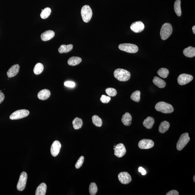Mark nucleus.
Segmentation results:
<instances>
[{"label": "nucleus", "mask_w": 195, "mask_h": 195, "mask_svg": "<svg viewBox=\"0 0 195 195\" xmlns=\"http://www.w3.org/2000/svg\"><path fill=\"white\" fill-rule=\"evenodd\" d=\"M89 192L91 195H96L98 191L97 185L95 183H91L89 186Z\"/></svg>", "instance_id": "nucleus-33"}, {"label": "nucleus", "mask_w": 195, "mask_h": 195, "mask_svg": "<svg viewBox=\"0 0 195 195\" xmlns=\"http://www.w3.org/2000/svg\"><path fill=\"white\" fill-rule=\"evenodd\" d=\"M193 79V76L190 74H181L178 77L177 82L180 85H184L191 82Z\"/></svg>", "instance_id": "nucleus-9"}, {"label": "nucleus", "mask_w": 195, "mask_h": 195, "mask_svg": "<svg viewBox=\"0 0 195 195\" xmlns=\"http://www.w3.org/2000/svg\"><path fill=\"white\" fill-rule=\"evenodd\" d=\"M72 124L74 130H78L81 128L83 123L82 119L79 118H76L73 121Z\"/></svg>", "instance_id": "nucleus-26"}, {"label": "nucleus", "mask_w": 195, "mask_h": 195, "mask_svg": "<svg viewBox=\"0 0 195 195\" xmlns=\"http://www.w3.org/2000/svg\"><path fill=\"white\" fill-rule=\"evenodd\" d=\"M29 114V111L28 110L23 109L17 110L10 115V119L18 120L21 119L28 116Z\"/></svg>", "instance_id": "nucleus-7"}, {"label": "nucleus", "mask_w": 195, "mask_h": 195, "mask_svg": "<svg viewBox=\"0 0 195 195\" xmlns=\"http://www.w3.org/2000/svg\"><path fill=\"white\" fill-rule=\"evenodd\" d=\"M81 15L82 19L85 23H88L92 17V10L88 5H85L81 9Z\"/></svg>", "instance_id": "nucleus-4"}, {"label": "nucleus", "mask_w": 195, "mask_h": 195, "mask_svg": "<svg viewBox=\"0 0 195 195\" xmlns=\"http://www.w3.org/2000/svg\"><path fill=\"white\" fill-rule=\"evenodd\" d=\"M190 140L189 136V134L185 133L181 135L176 145V148L179 151L182 150Z\"/></svg>", "instance_id": "nucleus-5"}, {"label": "nucleus", "mask_w": 195, "mask_h": 195, "mask_svg": "<svg viewBox=\"0 0 195 195\" xmlns=\"http://www.w3.org/2000/svg\"><path fill=\"white\" fill-rule=\"evenodd\" d=\"M141 92L139 91H134L131 94L130 98L133 101L135 102H139L141 99Z\"/></svg>", "instance_id": "nucleus-32"}, {"label": "nucleus", "mask_w": 195, "mask_h": 195, "mask_svg": "<svg viewBox=\"0 0 195 195\" xmlns=\"http://www.w3.org/2000/svg\"><path fill=\"white\" fill-rule=\"evenodd\" d=\"M114 76L118 80L125 82L129 80L131 74L128 71L124 69L118 68L115 71Z\"/></svg>", "instance_id": "nucleus-1"}, {"label": "nucleus", "mask_w": 195, "mask_h": 195, "mask_svg": "<svg viewBox=\"0 0 195 195\" xmlns=\"http://www.w3.org/2000/svg\"><path fill=\"white\" fill-rule=\"evenodd\" d=\"M192 30H193V33L194 34H195V26H194L192 28Z\"/></svg>", "instance_id": "nucleus-41"}, {"label": "nucleus", "mask_w": 195, "mask_h": 195, "mask_svg": "<svg viewBox=\"0 0 195 195\" xmlns=\"http://www.w3.org/2000/svg\"><path fill=\"white\" fill-rule=\"evenodd\" d=\"M174 7L176 14L178 16H180L182 13L181 8V0H176L174 2Z\"/></svg>", "instance_id": "nucleus-27"}, {"label": "nucleus", "mask_w": 195, "mask_h": 195, "mask_svg": "<svg viewBox=\"0 0 195 195\" xmlns=\"http://www.w3.org/2000/svg\"><path fill=\"white\" fill-rule=\"evenodd\" d=\"M153 141L149 139H142L139 142L138 146L141 149H148L152 148L154 146Z\"/></svg>", "instance_id": "nucleus-10"}, {"label": "nucleus", "mask_w": 195, "mask_h": 195, "mask_svg": "<svg viewBox=\"0 0 195 195\" xmlns=\"http://www.w3.org/2000/svg\"><path fill=\"white\" fill-rule=\"evenodd\" d=\"M51 12V9L49 7L46 8L43 10H42V12L40 14V17L42 19H46L50 16Z\"/></svg>", "instance_id": "nucleus-28"}, {"label": "nucleus", "mask_w": 195, "mask_h": 195, "mask_svg": "<svg viewBox=\"0 0 195 195\" xmlns=\"http://www.w3.org/2000/svg\"><path fill=\"white\" fill-rule=\"evenodd\" d=\"M61 144L58 141H55L52 143L51 147V153L54 157H57L60 152Z\"/></svg>", "instance_id": "nucleus-14"}, {"label": "nucleus", "mask_w": 195, "mask_h": 195, "mask_svg": "<svg viewBox=\"0 0 195 195\" xmlns=\"http://www.w3.org/2000/svg\"><path fill=\"white\" fill-rule=\"evenodd\" d=\"M5 98V96L2 92H0V104L2 103L4 101Z\"/></svg>", "instance_id": "nucleus-40"}, {"label": "nucleus", "mask_w": 195, "mask_h": 195, "mask_svg": "<svg viewBox=\"0 0 195 195\" xmlns=\"http://www.w3.org/2000/svg\"><path fill=\"white\" fill-rule=\"evenodd\" d=\"M114 155L118 157H121L126 153V149L122 143L118 144L114 147Z\"/></svg>", "instance_id": "nucleus-11"}, {"label": "nucleus", "mask_w": 195, "mask_h": 195, "mask_svg": "<svg viewBox=\"0 0 195 195\" xmlns=\"http://www.w3.org/2000/svg\"><path fill=\"white\" fill-rule=\"evenodd\" d=\"M118 180L122 184H129L132 181V177L128 173L123 172L120 173L118 176Z\"/></svg>", "instance_id": "nucleus-12"}, {"label": "nucleus", "mask_w": 195, "mask_h": 195, "mask_svg": "<svg viewBox=\"0 0 195 195\" xmlns=\"http://www.w3.org/2000/svg\"><path fill=\"white\" fill-rule=\"evenodd\" d=\"M118 48L123 51L130 53H136L138 50L137 45L130 43H123L118 46Z\"/></svg>", "instance_id": "nucleus-6"}, {"label": "nucleus", "mask_w": 195, "mask_h": 195, "mask_svg": "<svg viewBox=\"0 0 195 195\" xmlns=\"http://www.w3.org/2000/svg\"><path fill=\"white\" fill-rule=\"evenodd\" d=\"M20 66L18 64H15L10 68L7 72V75L8 78L15 77L19 72Z\"/></svg>", "instance_id": "nucleus-15"}, {"label": "nucleus", "mask_w": 195, "mask_h": 195, "mask_svg": "<svg viewBox=\"0 0 195 195\" xmlns=\"http://www.w3.org/2000/svg\"><path fill=\"white\" fill-rule=\"evenodd\" d=\"M154 123L155 120L154 118L152 117L149 116L144 120L143 124L147 129H151L153 127Z\"/></svg>", "instance_id": "nucleus-19"}, {"label": "nucleus", "mask_w": 195, "mask_h": 195, "mask_svg": "<svg viewBox=\"0 0 195 195\" xmlns=\"http://www.w3.org/2000/svg\"><path fill=\"white\" fill-rule=\"evenodd\" d=\"M106 94L110 96H115L117 94L116 89L113 88H107L106 89Z\"/></svg>", "instance_id": "nucleus-34"}, {"label": "nucleus", "mask_w": 195, "mask_h": 195, "mask_svg": "<svg viewBox=\"0 0 195 195\" xmlns=\"http://www.w3.org/2000/svg\"><path fill=\"white\" fill-rule=\"evenodd\" d=\"M64 85L67 87L74 88L75 86V83L72 81H66L64 82Z\"/></svg>", "instance_id": "nucleus-37"}, {"label": "nucleus", "mask_w": 195, "mask_h": 195, "mask_svg": "<svg viewBox=\"0 0 195 195\" xmlns=\"http://www.w3.org/2000/svg\"><path fill=\"white\" fill-rule=\"evenodd\" d=\"M47 185L45 183H42L39 185L35 191V195H45L46 192Z\"/></svg>", "instance_id": "nucleus-20"}, {"label": "nucleus", "mask_w": 195, "mask_h": 195, "mask_svg": "<svg viewBox=\"0 0 195 195\" xmlns=\"http://www.w3.org/2000/svg\"><path fill=\"white\" fill-rule=\"evenodd\" d=\"M51 95L50 91L47 89L42 90L38 93V98L39 99L41 100H46L48 99Z\"/></svg>", "instance_id": "nucleus-17"}, {"label": "nucleus", "mask_w": 195, "mask_h": 195, "mask_svg": "<svg viewBox=\"0 0 195 195\" xmlns=\"http://www.w3.org/2000/svg\"><path fill=\"white\" fill-rule=\"evenodd\" d=\"M155 109L157 111L164 113H170L174 111L172 105L164 102H160L157 103Z\"/></svg>", "instance_id": "nucleus-2"}, {"label": "nucleus", "mask_w": 195, "mask_h": 195, "mask_svg": "<svg viewBox=\"0 0 195 195\" xmlns=\"http://www.w3.org/2000/svg\"><path fill=\"white\" fill-rule=\"evenodd\" d=\"M93 124L96 127H101L102 126L103 121L101 118L97 115H94L92 118Z\"/></svg>", "instance_id": "nucleus-29"}, {"label": "nucleus", "mask_w": 195, "mask_h": 195, "mask_svg": "<svg viewBox=\"0 0 195 195\" xmlns=\"http://www.w3.org/2000/svg\"><path fill=\"white\" fill-rule=\"evenodd\" d=\"M152 81L154 84L159 88H163L165 87L166 86V84L165 81L156 76L154 77Z\"/></svg>", "instance_id": "nucleus-24"}, {"label": "nucleus", "mask_w": 195, "mask_h": 195, "mask_svg": "<svg viewBox=\"0 0 195 195\" xmlns=\"http://www.w3.org/2000/svg\"><path fill=\"white\" fill-rule=\"evenodd\" d=\"M132 121V117L129 113H125L122 117L121 121L125 126H130L131 125Z\"/></svg>", "instance_id": "nucleus-18"}, {"label": "nucleus", "mask_w": 195, "mask_h": 195, "mask_svg": "<svg viewBox=\"0 0 195 195\" xmlns=\"http://www.w3.org/2000/svg\"><path fill=\"white\" fill-rule=\"evenodd\" d=\"M138 171L139 172L141 173L142 175H145L146 173V171L142 167L139 168Z\"/></svg>", "instance_id": "nucleus-39"}, {"label": "nucleus", "mask_w": 195, "mask_h": 195, "mask_svg": "<svg viewBox=\"0 0 195 195\" xmlns=\"http://www.w3.org/2000/svg\"><path fill=\"white\" fill-rule=\"evenodd\" d=\"M183 54L186 57H193L195 56V48L191 46H189L184 49Z\"/></svg>", "instance_id": "nucleus-21"}, {"label": "nucleus", "mask_w": 195, "mask_h": 195, "mask_svg": "<svg viewBox=\"0 0 195 195\" xmlns=\"http://www.w3.org/2000/svg\"><path fill=\"white\" fill-rule=\"evenodd\" d=\"M82 59L79 57H70L68 61V63L71 66H75L78 65L82 62Z\"/></svg>", "instance_id": "nucleus-25"}, {"label": "nucleus", "mask_w": 195, "mask_h": 195, "mask_svg": "<svg viewBox=\"0 0 195 195\" xmlns=\"http://www.w3.org/2000/svg\"><path fill=\"white\" fill-rule=\"evenodd\" d=\"M27 177L28 176L26 172H22L20 174L19 180L17 186V188L18 191H22L24 190L26 185Z\"/></svg>", "instance_id": "nucleus-8"}, {"label": "nucleus", "mask_w": 195, "mask_h": 195, "mask_svg": "<svg viewBox=\"0 0 195 195\" xmlns=\"http://www.w3.org/2000/svg\"><path fill=\"white\" fill-rule=\"evenodd\" d=\"M115 145H114V146H113V147H115Z\"/></svg>", "instance_id": "nucleus-44"}, {"label": "nucleus", "mask_w": 195, "mask_h": 195, "mask_svg": "<svg viewBox=\"0 0 195 195\" xmlns=\"http://www.w3.org/2000/svg\"><path fill=\"white\" fill-rule=\"evenodd\" d=\"M170 124L168 121H164L161 123L159 127V131L161 133H165L169 130Z\"/></svg>", "instance_id": "nucleus-23"}, {"label": "nucleus", "mask_w": 195, "mask_h": 195, "mask_svg": "<svg viewBox=\"0 0 195 195\" xmlns=\"http://www.w3.org/2000/svg\"><path fill=\"white\" fill-rule=\"evenodd\" d=\"M157 74L160 77L166 79L169 76V71L167 69L162 68L157 71Z\"/></svg>", "instance_id": "nucleus-31"}, {"label": "nucleus", "mask_w": 195, "mask_h": 195, "mask_svg": "<svg viewBox=\"0 0 195 195\" xmlns=\"http://www.w3.org/2000/svg\"><path fill=\"white\" fill-rule=\"evenodd\" d=\"M179 193L177 191L175 190H173L171 191H169V192H168L166 195H179Z\"/></svg>", "instance_id": "nucleus-38"}, {"label": "nucleus", "mask_w": 195, "mask_h": 195, "mask_svg": "<svg viewBox=\"0 0 195 195\" xmlns=\"http://www.w3.org/2000/svg\"><path fill=\"white\" fill-rule=\"evenodd\" d=\"M172 27L170 24H164L162 25L160 30V35L161 39L163 40H167L172 34Z\"/></svg>", "instance_id": "nucleus-3"}, {"label": "nucleus", "mask_w": 195, "mask_h": 195, "mask_svg": "<svg viewBox=\"0 0 195 195\" xmlns=\"http://www.w3.org/2000/svg\"><path fill=\"white\" fill-rule=\"evenodd\" d=\"M130 29L136 33H140L145 28V25L142 22L138 21L132 23L130 27Z\"/></svg>", "instance_id": "nucleus-13"}, {"label": "nucleus", "mask_w": 195, "mask_h": 195, "mask_svg": "<svg viewBox=\"0 0 195 195\" xmlns=\"http://www.w3.org/2000/svg\"><path fill=\"white\" fill-rule=\"evenodd\" d=\"M73 45L72 44L68 45H62L60 46L58 49V52L60 54L67 53L72 50Z\"/></svg>", "instance_id": "nucleus-22"}, {"label": "nucleus", "mask_w": 195, "mask_h": 195, "mask_svg": "<svg viewBox=\"0 0 195 195\" xmlns=\"http://www.w3.org/2000/svg\"><path fill=\"white\" fill-rule=\"evenodd\" d=\"M44 69V66L41 63H38L35 65L33 69V72L35 74L38 75L41 74Z\"/></svg>", "instance_id": "nucleus-30"}, {"label": "nucleus", "mask_w": 195, "mask_h": 195, "mask_svg": "<svg viewBox=\"0 0 195 195\" xmlns=\"http://www.w3.org/2000/svg\"><path fill=\"white\" fill-rule=\"evenodd\" d=\"M1 91H0V92H1Z\"/></svg>", "instance_id": "nucleus-43"}, {"label": "nucleus", "mask_w": 195, "mask_h": 195, "mask_svg": "<svg viewBox=\"0 0 195 195\" xmlns=\"http://www.w3.org/2000/svg\"><path fill=\"white\" fill-rule=\"evenodd\" d=\"M84 156H82L78 159L77 162L75 164V167L76 169H79L82 166L83 163H84Z\"/></svg>", "instance_id": "nucleus-35"}, {"label": "nucleus", "mask_w": 195, "mask_h": 195, "mask_svg": "<svg viewBox=\"0 0 195 195\" xmlns=\"http://www.w3.org/2000/svg\"><path fill=\"white\" fill-rule=\"evenodd\" d=\"M111 99V98L110 96H107L103 95L102 96L100 100L103 103H109Z\"/></svg>", "instance_id": "nucleus-36"}, {"label": "nucleus", "mask_w": 195, "mask_h": 195, "mask_svg": "<svg viewBox=\"0 0 195 195\" xmlns=\"http://www.w3.org/2000/svg\"><path fill=\"white\" fill-rule=\"evenodd\" d=\"M195 176L194 175V177H193V181H194V182H195Z\"/></svg>", "instance_id": "nucleus-42"}, {"label": "nucleus", "mask_w": 195, "mask_h": 195, "mask_svg": "<svg viewBox=\"0 0 195 195\" xmlns=\"http://www.w3.org/2000/svg\"><path fill=\"white\" fill-rule=\"evenodd\" d=\"M54 32L52 30H48L43 32L41 35V40L43 41H47L51 40L55 36Z\"/></svg>", "instance_id": "nucleus-16"}]
</instances>
